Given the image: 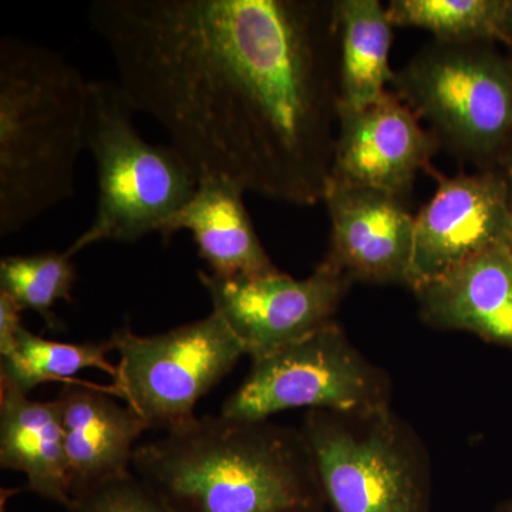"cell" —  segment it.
<instances>
[{
  "mask_svg": "<svg viewBox=\"0 0 512 512\" xmlns=\"http://www.w3.org/2000/svg\"><path fill=\"white\" fill-rule=\"evenodd\" d=\"M89 22L128 103L198 178L323 201L339 123L335 0H96Z\"/></svg>",
  "mask_w": 512,
  "mask_h": 512,
  "instance_id": "1",
  "label": "cell"
},
{
  "mask_svg": "<svg viewBox=\"0 0 512 512\" xmlns=\"http://www.w3.org/2000/svg\"><path fill=\"white\" fill-rule=\"evenodd\" d=\"M133 470L175 512L326 508L301 429L269 420L194 417L137 446Z\"/></svg>",
  "mask_w": 512,
  "mask_h": 512,
  "instance_id": "2",
  "label": "cell"
},
{
  "mask_svg": "<svg viewBox=\"0 0 512 512\" xmlns=\"http://www.w3.org/2000/svg\"><path fill=\"white\" fill-rule=\"evenodd\" d=\"M90 82L55 50L0 40V237L25 228L76 191L87 148Z\"/></svg>",
  "mask_w": 512,
  "mask_h": 512,
  "instance_id": "3",
  "label": "cell"
},
{
  "mask_svg": "<svg viewBox=\"0 0 512 512\" xmlns=\"http://www.w3.org/2000/svg\"><path fill=\"white\" fill-rule=\"evenodd\" d=\"M117 82H90L87 150L97 171V202L89 227L66 249L73 256L100 242H133L163 234L197 190L198 177L171 144H151L134 126Z\"/></svg>",
  "mask_w": 512,
  "mask_h": 512,
  "instance_id": "4",
  "label": "cell"
},
{
  "mask_svg": "<svg viewBox=\"0 0 512 512\" xmlns=\"http://www.w3.org/2000/svg\"><path fill=\"white\" fill-rule=\"evenodd\" d=\"M301 431L329 512H431L429 450L392 406L308 410Z\"/></svg>",
  "mask_w": 512,
  "mask_h": 512,
  "instance_id": "5",
  "label": "cell"
},
{
  "mask_svg": "<svg viewBox=\"0 0 512 512\" xmlns=\"http://www.w3.org/2000/svg\"><path fill=\"white\" fill-rule=\"evenodd\" d=\"M392 86L451 156L500 170L512 147V57L497 43L431 40L394 72Z\"/></svg>",
  "mask_w": 512,
  "mask_h": 512,
  "instance_id": "6",
  "label": "cell"
},
{
  "mask_svg": "<svg viewBox=\"0 0 512 512\" xmlns=\"http://www.w3.org/2000/svg\"><path fill=\"white\" fill-rule=\"evenodd\" d=\"M109 340L119 355L111 394L148 430H174L197 417L198 402L245 356L215 312L157 335H137L123 326Z\"/></svg>",
  "mask_w": 512,
  "mask_h": 512,
  "instance_id": "7",
  "label": "cell"
},
{
  "mask_svg": "<svg viewBox=\"0 0 512 512\" xmlns=\"http://www.w3.org/2000/svg\"><path fill=\"white\" fill-rule=\"evenodd\" d=\"M386 370L353 345L338 322L262 359L221 407L222 416L265 421L286 410L365 412L392 406Z\"/></svg>",
  "mask_w": 512,
  "mask_h": 512,
  "instance_id": "8",
  "label": "cell"
},
{
  "mask_svg": "<svg viewBox=\"0 0 512 512\" xmlns=\"http://www.w3.org/2000/svg\"><path fill=\"white\" fill-rule=\"evenodd\" d=\"M217 313L234 333L245 355L262 359L336 322L353 282L320 261L303 279L284 272L222 278L198 272Z\"/></svg>",
  "mask_w": 512,
  "mask_h": 512,
  "instance_id": "9",
  "label": "cell"
},
{
  "mask_svg": "<svg viewBox=\"0 0 512 512\" xmlns=\"http://www.w3.org/2000/svg\"><path fill=\"white\" fill-rule=\"evenodd\" d=\"M437 190L416 215L407 288L439 278L481 252L512 245V215L501 171L434 173Z\"/></svg>",
  "mask_w": 512,
  "mask_h": 512,
  "instance_id": "10",
  "label": "cell"
},
{
  "mask_svg": "<svg viewBox=\"0 0 512 512\" xmlns=\"http://www.w3.org/2000/svg\"><path fill=\"white\" fill-rule=\"evenodd\" d=\"M441 146L394 92L360 109L339 106L329 183L387 192L406 201L421 173L433 175Z\"/></svg>",
  "mask_w": 512,
  "mask_h": 512,
  "instance_id": "11",
  "label": "cell"
},
{
  "mask_svg": "<svg viewBox=\"0 0 512 512\" xmlns=\"http://www.w3.org/2000/svg\"><path fill=\"white\" fill-rule=\"evenodd\" d=\"M322 202L330 221L322 262L353 284L407 286L416 217L406 201L372 188L329 183Z\"/></svg>",
  "mask_w": 512,
  "mask_h": 512,
  "instance_id": "12",
  "label": "cell"
},
{
  "mask_svg": "<svg viewBox=\"0 0 512 512\" xmlns=\"http://www.w3.org/2000/svg\"><path fill=\"white\" fill-rule=\"evenodd\" d=\"M114 397L110 386L73 380L64 383L56 397L72 501L131 473L136 441L148 429L127 404L121 406Z\"/></svg>",
  "mask_w": 512,
  "mask_h": 512,
  "instance_id": "13",
  "label": "cell"
},
{
  "mask_svg": "<svg viewBox=\"0 0 512 512\" xmlns=\"http://www.w3.org/2000/svg\"><path fill=\"white\" fill-rule=\"evenodd\" d=\"M413 293L430 328L512 350V245L487 249Z\"/></svg>",
  "mask_w": 512,
  "mask_h": 512,
  "instance_id": "14",
  "label": "cell"
},
{
  "mask_svg": "<svg viewBox=\"0 0 512 512\" xmlns=\"http://www.w3.org/2000/svg\"><path fill=\"white\" fill-rule=\"evenodd\" d=\"M245 191L227 178H198L187 205L168 222L163 237L190 231L211 274L222 278L279 271L265 251L244 202Z\"/></svg>",
  "mask_w": 512,
  "mask_h": 512,
  "instance_id": "15",
  "label": "cell"
},
{
  "mask_svg": "<svg viewBox=\"0 0 512 512\" xmlns=\"http://www.w3.org/2000/svg\"><path fill=\"white\" fill-rule=\"evenodd\" d=\"M0 467L22 473L32 493L69 507L72 494L57 400H32L0 383Z\"/></svg>",
  "mask_w": 512,
  "mask_h": 512,
  "instance_id": "16",
  "label": "cell"
},
{
  "mask_svg": "<svg viewBox=\"0 0 512 512\" xmlns=\"http://www.w3.org/2000/svg\"><path fill=\"white\" fill-rule=\"evenodd\" d=\"M340 107L360 109L387 92L394 25L379 0H335Z\"/></svg>",
  "mask_w": 512,
  "mask_h": 512,
  "instance_id": "17",
  "label": "cell"
},
{
  "mask_svg": "<svg viewBox=\"0 0 512 512\" xmlns=\"http://www.w3.org/2000/svg\"><path fill=\"white\" fill-rule=\"evenodd\" d=\"M512 0H392L387 15L394 28L431 33L443 43L503 45Z\"/></svg>",
  "mask_w": 512,
  "mask_h": 512,
  "instance_id": "18",
  "label": "cell"
},
{
  "mask_svg": "<svg viewBox=\"0 0 512 512\" xmlns=\"http://www.w3.org/2000/svg\"><path fill=\"white\" fill-rule=\"evenodd\" d=\"M110 352H113L110 340L57 342L23 328L12 355L0 359V383L29 394L40 384L70 382L73 376L86 369L101 370L114 379L117 367L107 357Z\"/></svg>",
  "mask_w": 512,
  "mask_h": 512,
  "instance_id": "19",
  "label": "cell"
},
{
  "mask_svg": "<svg viewBox=\"0 0 512 512\" xmlns=\"http://www.w3.org/2000/svg\"><path fill=\"white\" fill-rule=\"evenodd\" d=\"M76 281L77 269L66 251L9 255L0 261V293L20 311L35 312L52 330L59 329L53 308L59 301L72 302Z\"/></svg>",
  "mask_w": 512,
  "mask_h": 512,
  "instance_id": "20",
  "label": "cell"
},
{
  "mask_svg": "<svg viewBox=\"0 0 512 512\" xmlns=\"http://www.w3.org/2000/svg\"><path fill=\"white\" fill-rule=\"evenodd\" d=\"M67 512H175L134 473L113 478L73 498Z\"/></svg>",
  "mask_w": 512,
  "mask_h": 512,
  "instance_id": "21",
  "label": "cell"
},
{
  "mask_svg": "<svg viewBox=\"0 0 512 512\" xmlns=\"http://www.w3.org/2000/svg\"><path fill=\"white\" fill-rule=\"evenodd\" d=\"M23 328L19 306L8 295L0 293V359L12 355Z\"/></svg>",
  "mask_w": 512,
  "mask_h": 512,
  "instance_id": "22",
  "label": "cell"
},
{
  "mask_svg": "<svg viewBox=\"0 0 512 512\" xmlns=\"http://www.w3.org/2000/svg\"><path fill=\"white\" fill-rule=\"evenodd\" d=\"M501 174L504 175L505 183H507L508 201H510V210L512 215V147L505 154L503 163L500 165Z\"/></svg>",
  "mask_w": 512,
  "mask_h": 512,
  "instance_id": "23",
  "label": "cell"
},
{
  "mask_svg": "<svg viewBox=\"0 0 512 512\" xmlns=\"http://www.w3.org/2000/svg\"><path fill=\"white\" fill-rule=\"evenodd\" d=\"M503 46L505 47V50H507L508 55H510L512 57V2H511L510 15H508V20H507V28H505V37H504Z\"/></svg>",
  "mask_w": 512,
  "mask_h": 512,
  "instance_id": "24",
  "label": "cell"
},
{
  "mask_svg": "<svg viewBox=\"0 0 512 512\" xmlns=\"http://www.w3.org/2000/svg\"><path fill=\"white\" fill-rule=\"evenodd\" d=\"M493 512H512V497L501 501V503L494 508Z\"/></svg>",
  "mask_w": 512,
  "mask_h": 512,
  "instance_id": "25",
  "label": "cell"
},
{
  "mask_svg": "<svg viewBox=\"0 0 512 512\" xmlns=\"http://www.w3.org/2000/svg\"><path fill=\"white\" fill-rule=\"evenodd\" d=\"M296 512H329L326 510V508H315V510H303V511H296Z\"/></svg>",
  "mask_w": 512,
  "mask_h": 512,
  "instance_id": "26",
  "label": "cell"
}]
</instances>
